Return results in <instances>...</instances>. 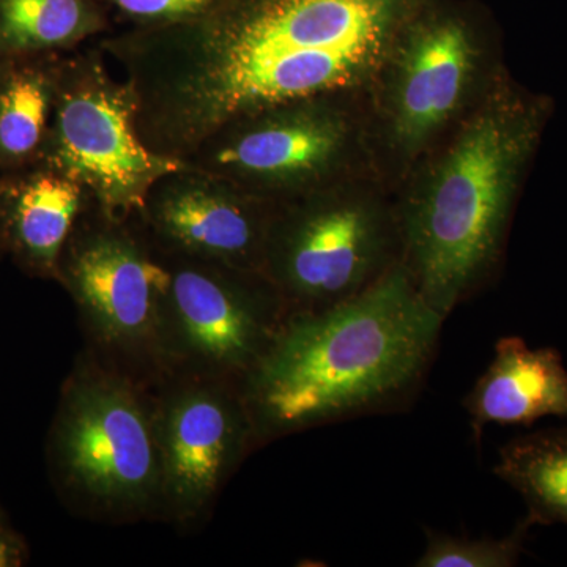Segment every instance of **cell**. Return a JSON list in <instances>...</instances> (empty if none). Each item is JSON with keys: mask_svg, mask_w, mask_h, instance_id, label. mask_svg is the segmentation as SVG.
Instances as JSON below:
<instances>
[{"mask_svg": "<svg viewBox=\"0 0 567 567\" xmlns=\"http://www.w3.org/2000/svg\"><path fill=\"white\" fill-rule=\"evenodd\" d=\"M13 561V555H11V548L6 540L0 539V567L10 566Z\"/></svg>", "mask_w": 567, "mask_h": 567, "instance_id": "cell-20", "label": "cell"}, {"mask_svg": "<svg viewBox=\"0 0 567 567\" xmlns=\"http://www.w3.org/2000/svg\"><path fill=\"white\" fill-rule=\"evenodd\" d=\"M62 454L71 477L106 502H137L158 476L155 436L136 399L111 382L82 386L66 412Z\"/></svg>", "mask_w": 567, "mask_h": 567, "instance_id": "cell-6", "label": "cell"}, {"mask_svg": "<svg viewBox=\"0 0 567 567\" xmlns=\"http://www.w3.org/2000/svg\"><path fill=\"white\" fill-rule=\"evenodd\" d=\"M532 137L528 115L487 85L394 204L401 262L445 319L494 268Z\"/></svg>", "mask_w": 567, "mask_h": 567, "instance_id": "cell-3", "label": "cell"}, {"mask_svg": "<svg viewBox=\"0 0 567 567\" xmlns=\"http://www.w3.org/2000/svg\"><path fill=\"white\" fill-rule=\"evenodd\" d=\"M74 284L96 324L114 339H137L155 323L156 305L173 279L128 245L93 241L78 256Z\"/></svg>", "mask_w": 567, "mask_h": 567, "instance_id": "cell-12", "label": "cell"}, {"mask_svg": "<svg viewBox=\"0 0 567 567\" xmlns=\"http://www.w3.org/2000/svg\"><path fill=\"white\" fill-rule=\"evenodd\" d=\"M162 221L186 248L240 262H265L270 229L235 200L189 189L164 204Z\"/></svg>", "mask_w": 567, "mask_h": 567, "instance_id": "cell-13", "label": "cell"}, {"mask_svg": "<svg viewBox=\"0 0 567 567\" xmlns=\"http://www.w3.org/2000/svg\"><path fill=\"white\" fill-rule=\"evenodd\" d=\"M306 106L254 126L218 162L268 185H305L357 171L368 159V122L357 110Z\"/></svg>", "mask_w": 567, "mask_h": 567, "instance_id": "cell-8", "label": "cell"}, {"mask_svg": "<svg viewBox=\"0 0 567 567\" xmlns=\"http://www.w3.org/2000/svg\"><path fill=\"white\" fill-rule=\"evenodd\" d=\"M81 0H0V40L17 50L55 47L84 28Z\"/></svg>", "mask_w": 567, "mask_h": 567, "instance_id": "cell-16", "label": "cell"}, {"mask_svg": "<svg viewBox=\"0 0 567 567\" xmlns=\"http://www.w3.org/2000/svg\"><path fill=\"white\" fill-rule=\"evenodd\" d=\"M427 0H230L203 99L215 118L368 95Z\"/></svg>", "mask_w": 567, "mask_h": 567, "instance_id": "cell-2", "label": "cell"}, {"mask_svg": "<svg viewBox=\"0 0 567 567\" xmlns=\"http://www.w3.org/2000/svg\"><path fill=\"white\" fill-rule=\"evenodd\" d=\"M532 517L524 522L513 535L492 539H470V537L451 536L447 533L425 529V547L417 558L416 567H507L516 563L522 540Z\"/></svg>", "mask_w": 567, "mask_h": 567, "instance_id": "cell-18", "label": "cell"}, {"mask_svg": "<svg viewBox=\"0 0 567 567\" xmlns=\"http://www.w3.org/2000/svg\"><path fill=\"white\" fill-rule=\"evenodd\" d=\"M486 51L480 7L466 0H427L368 92L372 166L379 156V167L405 177L434 151L487 87Z\"/></svg>", "mask_w": 567, "mask_h": 567, "instance_id": "cell-4", "label": "cell"}, {"mask_svg": "<svg viewBox=\"0 0 567 567\" xmlns=\"http://www.w3.org/2000/svg\"><path fill=\"white\" fill-rule=\"evenodd\" d=\"M360 181L334 183L268 233L267 270L295 312L349 300L401 262L394 204Z\"/></svg>", "mask_w": 567, "mask_h": 567, "instance_id": "cell-5", "label": "cell"}, {"mask_svg": "<svg viewBox=\"0 0 567 567\" xmlns=\"http://www.w3.org/2000/svg\"><path fill=\"white\" fill-rule=\"evenodd\" d=\"M445 320L402 262L349 300L293 312L248 371L249 415L284 434L386 409L420 385Z\"/></svg>", "mask_w": 567, "mask_h": 567, "instance_id": "cell-1", "label": "cell"}, {"mask_svg": "<svg viewBox=\"0 0 567 567\" xmlns=\"http://www.w3.org/2000/svg\"><path fill=\"white\" fill-rule=\"evenodd\" d=\"M80 207V188L71 178L43 175L18 194L13 208L14 235L29 256L44 265L55 262Z\"/></svg>", "mask_w": 567, "mask_h": 567, "instance_id": "cell-15", "label": "cell"}, {"mask_svg": "<svg viewBox=\"0 0 567 567\" xmlns=\"http://www.w3.org/2000/svg\"><path fill=\"white\" fill-rule=\"evenodd\" d=\"M171 292L189 344L226 368L249 371L284 320L267 301L197 271L175 276Z\"/></svg>", "mask_w": 567, "mask_h": 567, "instance_id": "cell-9", "label": "cell"}, {"mask_svg": "<svg viewBox=\"0 0 567 567\" xmlns=\"http://www.w3.org/2000/svg\"><path fill=\"white\" fill-rule=\"evenodd\" d=\"M50 93L40 74H14L0 93V155L22 158L39 145Z\"/></svg>", "mask_w": 567, "mask_h": 567, "instance_id": "cell-17", "label": "cell"}, {"mask_svg": "<svg viewBox=\"0 0 567 567\" xmlns=\"http://www.w3.org/2000/svg\"><path fill=\"white\" fill-rule=\"evenodd\" d=\"M122 10L136 17L178 18L199 13L212 0H114Z\"/></svg>", "mask_w": 567, "mask_h": 567, "instance_id": "cell-19", "label": "cell"}, {"mask_svg": "<svg viewBox=\"0 0 567 567\" xmlns=\"http://www.w3.org/2000/svg\"><path fill=\"white\" fill-rule=\"evenodd\" d=\"M55 162L71 181L87 183L111 210L141 205L153 183L178 169L177 162L153 155L136 140L128 103L107 91L66 96Z\"/></svg>", "mask_w": 567, "mask_h": 567, "instance_id": "cell-7", "label": "cell"}, {"mask_svg": "<svg viewBox=\"0 0 567 567\" xmlns=\"http://www.w3.org/2000/svg\"><path fill=\"white\" fill-rule=\"evenodd\" d=\"M464 406L476 440L488 424L567 417V369L557 350L532 349L516 336L502 338L494 360L465 395Z\"/></svg>", "mask_w": 567, "mask_h": 567, "instance_id": "cell-10", "label": "cell"}, {"mask_svg": "<svg viewBox=\"0 0 567 567\" xmlns=\"http://www.w3.org/2000/svg\"><path fill=\"white\" fill-rule=\"evenodd\" d=\"M494 472L524 496L533 520L567 525V431L513 440L499 450Z\"/></svg>", "mask_w": 567, "mask_h": 567, "instance_id": "cell-14", "label": "cell"}, {"mask_svg": "<svg viewBox=\"0 0 567 567\" xmlns=\"http://www.w3.org/2000/svg\"><path fill=\"white\" fill-rule=\"evenodd\" d=\"M244 434V417L221 395L193 391L171 406L164 423V470L181 505L207 502Z\"/></svg>", "mask_w": 567, "mask_h": 567, "instance_id": "cell-11", "label": "cell"}]
</instances>
